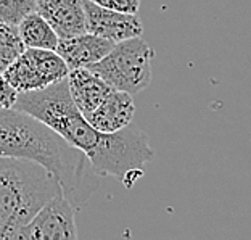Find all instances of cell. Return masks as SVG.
Listing matches in <instances>:
<instances>
[{
  "label": "cell",
  "mask_w": 251,
  "mask_h": 240,
  "mask_svg": "<svg viewBox=\"0 0 251 240\" xmlns=\"http://www.w3.org/2000/svg\"><path fill=\"white\" fill-rule=\"evenodd\" d=\"M76 207L65 192L56 193L37 211L32 221L18 232L16 240H56L76 239L77 227L74 221Z\"/></svg>",
  "instance_id": "obj_6"
},
{
  "label": "cell",
  "mask_w": 251,
  "mask_h": 240,
  "mask_svg": "<svg viewBox=\"0 0 251 240\" xmlns=\"http://www.w3.org/2000/svg\"><path fill=\"white\" fill-rule=\"evenodd\" d=\"M84 10L87 31L110 39L115 44L142 36L144 32V26L137 15L105 8L92 0H84Z\"/></svg>",
  "instance_id": "obj_7"
},
{
  "label": "cell",
  "mask_w": 251,
  "mask_h": 240,
  "mask_svg": "<svg viewBox=\"0 0 251 240\" xmlns=\"http://www.w3.org/2000/svg\"><path fill=\"white\" fill-rule=\"evenodd\" d=\"M26 50L18 26L0 23V73H3Z\"/></svg>",
  "instance_id": "obj_13"
},
{
  "label": "cell",
  "mask_w": 251,
  "mask_h": 240,
  "mask_svg": "<svg viewBox=\"0 0 251 240\" xmlns=\"http://www.w3.org/2000/svg\"><path fill=\"white\" fill-rule=\"evenodd\" d=\"M60 192V181L44 164L0 157V240H16L23 227Z\"/></svg>",
  "instance_id": "obj_3"
},
{
  "label": "cell",
  "mask_w": 251,
  "mask_h": 240,
  "mask_svg": "<svg viewBox=\"0 0 251 240\" xmlns=\"http://www.w3.org/2000/svg\"><path fill=\"white\" fill-rule=\"evenodd\" d=\"M16 99H18V90L5 79L3 73H0V110L13 108Z\"/></svg>",
  "instance_id": "obj_15"
},
{
  "label": "cell",
  "mask_w": 251,
  "mask_h": 240,
  "mask_svg": "<svg viewBox=\"0 0 251 240\" xmlns=\"http://www.w3.org/2000/svg\"><path fill=\"white\" fill-rule=\"evenodd\" d=\"M132 97L134 95L123 92V90L111 89L105 100L85 118L95 129L101 131V133H118L132 124L135 113Z\"/></svg>",
  "instance_id": "obj_9"
},
{
  "label": "cell",
  "mask_w": 251,
  "mask_h": 240,
  "mask_svg": "<svg viewBox=\"0 0 251 240\" xmlns=\"http://www.w3.org/2000/svg\"><path fill=\"white\" fill-rule=\"evenodd\" d=\"M115 47V42L106 37H101L94 32H82L70 37H60L58 52L70 70L76 68H90L106 56Z\"/></svg>",
  "instance_id": "obj_8"
},
{
  "label": "cell",
  "mask_w": 251,
  "mask_h": 240,
  "mask_svg": "<svg viewBox=\"0 0 251 240\" xmlns=\"http://www.w3.org/2000/svg\"><path fill=\"white\" fill-rule=\"evenodd\" d=\"M0 157L27 158L44 164L76 208L87 203L100 182V174L82 150L41 119L15 108L0 110Z\"/></svg>",
  "instance_id": "obj_2"
},
{
  "label": "cell",
  "mask_w": 251,
  "mask_h": 240,
  "mask_svg": "<svg viewBox=\"0 0 251 240\" xmlns=\"http://www.w3.org/2000/svg\"><path fill=\"white\" fill-rule=\"evenodd\" d=\"M68 84H70V92L74 104L84 116L92 113L113 89L89 68L71 70L68 74Z\"/></svg>",
  "instance_id": "obj_11"
},
{
  "label": "cell",
  "mask_w": 251,
  "mask_h": 240,
  "mask_svg": "<svg viewBox=\"0 0 251 240\" xmlns=\"http://www.w3.org/2000/svg\"><path fill=\"white\" fill-rule=\"evenodd\" d=\"M153 49L140 36L115 44L111 52L89 68L113 89L137 95L151 82Z\"/></svg>",
  "instance_id": "obj_4"
},
{
  "label": "cell",
  "mask_w": 251,
  "mask_h": 240,
  "mask_svg": "<svg viewBox=\"0 0 251 240\" xmlns=\"http://www.w3.org/2000/svg\"><path fill=\"white\" fill-rule=\"evenodd\" d=\"M37 11V0H0V23L18 26L20 23Z\"/></svg>",
  "instance_id": "obj_14"
},
{
  "label": "cell",
  "mask_w": 251,
  "mask_h": 240,
  "mask_svg": "<svg viewBox=\"0 0 251 240\" xmlns=\"http://www.w3.org/2000/svg\"><path fill=\"white\" fill-rule=\"evenodd\" d=\"M70 66L56 50L29 49L3 71L5 79L20 92L41 90L68 78Z\"/></svg>",
  "instance_id": "obj_5"
},
{
  "label": "cell",
  "mask_w": 251,
  "mask_h": 240,
  "mask_svg": "<svg viewBox=\"0 0 251 240\" xmlns=\"http://www.w3.org/2000/svg\"><path fill=\"white\" fill-rule=\"evenodd\" d=\"M15 110L32 115L82 150L100 176H113L130 188L155 157L148 137L129 124L118 133H101L87 121L74 104L68 78L41 90L20 92Z\"/></svg>",
  "instance_id": "obj_1"
},
{
  "label": "cell",
  "mask_w": 251,
  "mask_h": 240,
  "mask_svg": "<svg viewBox=\"0 0 251 240\" xmlns=\"http://www.w3.org/2000/svg\"><path fill=\"white\" fill-rule=\"evenodd\" d=\"M92 2L101 5L105 8H111L123 13H132L137 15L140 7V0H92Z\"/></svg>",
  "instance_id": "obj_16"
},
{
  "label": "cell",
  "mask_w": 251,
  "mask_h": 240,
  "mask_svg": "<svg viewBox=\"0 0 251 240\" xmlns=\"http://www.w3.org/2000/svg\"><path fill=\"white\" fill-rule=\"evenodd\" d=\"M37 11L60 37L87 32L84 0H37Z\"/></svg>",
  "instance_id": "obj_10"
},
{
  "label": "cell",
  "mask_w": 251,
  "mask_h": 240,
  "mask_svg": "<svg viewBox=\"0 0 251 240\" xmlns=\"http://www.w3.org/2000/svg\"><path fill=\"white\" fill-rule=\"evenodd\" d=\"M18 31L23 42L29 49L56 50L58 47L60 36L39 11H32L31 15H27L18 25Z\"/></svg>",
  "instance_id": "obj_12"
}]
</instances>
